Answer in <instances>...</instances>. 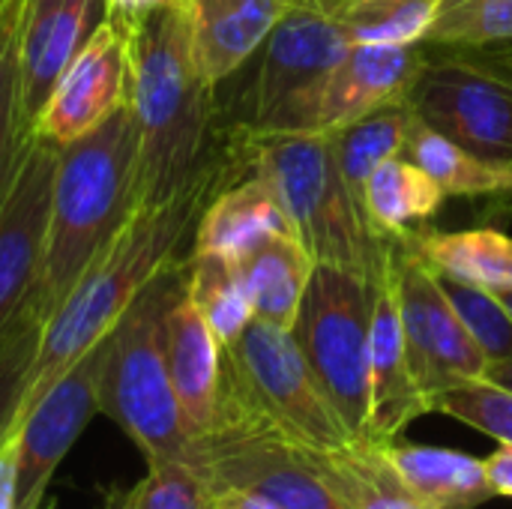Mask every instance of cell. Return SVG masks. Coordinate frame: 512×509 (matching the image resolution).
<instances>
[{
  "instance_id": "obj_1",
  "label": "cell",
  "mask_w": 512,
  "mask_h": 509,
  "mask_svg": "<svg viewBox=\"0 0 512 509\" xmlns=\"http://www.w3.org/2000/svg\"><path fill=\"white\" fill-rule=\"evenodd\" d=\"M219 183L222 174L210 165L177 198L162 204H138L123 228L96 252L66 300L42 324L15 423L69 366H75L114 330L141 288L174 261L180 243L189 237L201 207L219 189Z\"/></svg>"
},
{
  "instance_id": "obj_16",
  "label": "cell",
  "mask_w": 512,
  "mask_h": 509,
  "mask_svg": "<svg viewBox=\"0 0 512 509\" xmlns=\"http://www.w3.org/2000/svg\"><path fill=\"white\" fill-rule=\"evenodd\" d=\"M105 15V0H24L18 27V84L30 126H36L54 84Z\"/></svg>"
},
{
  "instance_id": "obj_14",
  "label": "cell",
  "mask_w": 512,
  "mask_h": 509,
  "mask_svg": "<svg viewBox=\"0 0 512 509\" xmlns=\"http://www.w3.org/2000/svg\"><path fill=\"white\" fill-rule=\"evenodd\" d=\"M57 153V144L33 132L15 183L0 201V342L15 321L33 309L39 291Z\"/></svg>"
},
{
  "instance_id": "obj_41",
  "label": "cell",
  "mask_w": 512,
  "mask_h": 509,
  "mask_svg": "<svg viewBox=\"0 0 512 509\" xmlns=\"http://www.w3.org/2000/svg\"><path fill=\"white\" fill-rule=\"evenodd\" d=\"M99 509H132V498H129V489H114L105 495V504Z\"/></svg>"
},
{
  "instance_id": "obj_23",
  "label": "cell",
  "mask_w": 512,
  "mask_h": 509,
  "mask_svg": "<svg viewBox=\"0 0 512 509\" xmlns=\"http://www.w3.org/2000/svg\"><path fill=\"white\" fill-rule=\"evenodd\" d=\"M405 159L420 165L450 198H489L512 189V162L483 159L453 138L435 132L420 117H414L408 141H405Z\"/></svg>"
},
{
  "instance_id": "obj_32",
  "label": "cell",
  "mask_w": 512,
  "mask_h": 509,
  "mask_svg": "<svg viewBox=\"0 0 512 509\" xmlns=\"http://www.w3.org/2000/svg\"><path fill=\"white\" fill-rule=\"evenodd\" d=\"M21 27V21H18ZM33 126L21 105V84H18V30L9 36L3 57H0V201L6 198L15 174L30 150Z\"/></svg>"
},
{
  "instance_id": "obj_17",
  "label": "cell",
  "mask_w": 512,
  "mask_h": 509,
  "mask_svg": "<svg viewBox=\"0 0 512 509\" xmlns=\"http://www.w3.org/2000/svg\"><path fill=\"white\" fill-rule=\"evenodd\" d=\"M426 414H432V408L411 375L396 285L387 261V273L375 282L369 321V444L402 438V432Z\"/></svg>"
},
{
  "instance_id": "obj_10",
  "label": "cell",
  "mask_w": 512,
  "mask_h": 509,
  "mask_svg": "<svg viewBox=\"0 0 512 509\" xmlns=\"http://www.w3.org/2000/svg\"><path fill=\"white\" fill-rule=\"evenodd\" d=\"M390 273L411 375L432 408L441 393L480 381L489 360L459 321L435 270L417 255L408 234L390 240Z\"/></svg>"
},
{
  "instance_id": "obj_44",
  "label": "cell",
  "mask_w": 512,
  "mask_h": 509,
  "mask_svg": "<svg viewBox=\"0 0 512 509\" xmlns=\"http://www.w3.org/2000/svg\"><path fill=\"white\" fill-rule=\"evenodd\" d=\"M324 3H339V0H324Z\"/></svg>"
},
{
  "instance_id": "obj_35",
  "label": "cell",
  "mask_w": 512,
  "mask_h": 509,
  "mask_svg": "<svg viewBox=\"0 0 512 509\" xmlns=\"http://www.w3.org/2000/svg\"><path fill=\"white\" fill-rule=\"evenodd\" d=\"M129 498L132 509H213V489L186 462H147Z\"/></svg>"
},
{
  "instance_id": "obj_15",
  "label": "cell",
  "mask_w": 512,
  "mask_h": 509,
  "mask_svg": "<svg viewBox=\"0 0 512 509\" xmlns=\"http://www.w3.org/2000/svg\"><path fill=\"white\" fill-rule=\"evenodd\" d=\"M129 102V27L105 15L54 84L33 132L66 147Z\"/></svg>"
},
{
  "instance_id": "obj_21",
  "label": "cell",
  "mask_w": 512,
  "mask_h": 509,
  "mask_svg": "<svg viewBox=\"0 0 512 509\" xmlns=\"http://www.w3.org/2000/svg\"><path fill=\"white\" fill-rule=\"evenodd\" d=\"M378 447L402 483L432 509H477L495 498L483 471V459L447 447L405 444L402 438Z\"/></svg>"
},
{
  "instance_id": "obj_40",
  "label": "cell",
  "mask_w": 512,
  "mask_h": 509,
  "mask_svg": "<svg viewBox=\"0 0 512 509\" xmlns=\"http://www.w3.org/2000/svg\"><path fill=\"white\" fill-rule=\"evenodd\" d=\"M480 381H489L492 387H501V390L512 393V357H504V360L489 363Z\"/></svg>"
},
{
  "instance_id": "obj_22",
  "label": "cell",
  "mask_w": 512,
  "mask_h": 509,
  "mask_svg": "<svg viewBox=\"0 0 512 509\" xmlns=\"http://www.w3.org/2000/svg\"><path fill=\"white\" fill-rule=\"evenodd\" d=\"M237 264L243 291L252 303V318L291 330L315 258L294 234H276L243 255Z\"/></svg>"
},
{
  "instance_id": "obj_6",
  "label": "cell",
  "mask_w": 512,
  "mask_h": 509,
  "mask_svg": "<svg viewBox=\"0 0 512 509\" xmlns=\"http://www.w3.org/2000/svg\"><path fill=\"white\" fill-rule=\"evenodd\" d=\"M192 468L213 492H243L276 509H348L318 450L270 429L228 387L213 432L195 441Z\"/></svg>"
},
{
  "instance_id": "obj_8",
  "label": "cell",
  "mask_w": 512,
  "mask_h": 509,
  "mask_svg": "<svg viewBox=\"0 0 512 509\" xmlns=\"http://www.w3.org/2000/svg\"><path fill=\"white\" fill-rule=\"evenodd\" d=\"M225 387L270 429L309 450H342L354 438L342 426L291 330L249 321L225 345Z\"/></svg>"
},
{
  "instance_id": "obj_19",
  "label": "cell",
  "mask_w": 512,
  "mask_h": 509,
  "mask_svg": "<svg viewBox=\"0 0 512 509\" xmlns=\"http://www.w3.org/2000/svg\"><path fill=\"white\" fill-rule=\"evenodd\" d=\"M294 0H183L192 54L210 87L234 75L267 42Z\"/></svg>"
},
{
  "instance_id": "obj_11",
  "label": "cell",
  "mask_w": 512,
  "mask_h": 509,
  "mask_svg": "<svg viewBox=\"0 0 512 509\" xmlns=\"http://www.w3.org/2000/svg\"><path fill=\"white\" fill-rule=\"evenodd\" d=\"M426 63V45H351L300 99L252 132H336L384 102L408 96Z\"/></svg>"
},
{
  "instance_id": "obj_24",
  "label": "cell",
  "mask_w": 512,
  "mask_h": 509,
  "mask_svg": "<svg viewBox=\"0 0 512 509\" xmlns=\"http://www.w3.org/2000/svg\"><path fill=\"white\" fill-rule=\"evenodd\" d=\"M444 198L441 186L420 165L405 156H393L369 174L363 186V213L381 237L393 240L429 222L441 210Z\"/></svg>"
},
{
  "instance_id": "obj_42",
  "label": "cell",
  "mask_w": 512,
  "mask_h": 509,
  "mask_svg": "<svg viewBox=\"0 0 512 509\" xmlns=\"http://www.w3.org/2000/svg\"><path fill=\"white\" fill-rule=\"evenodd\" d=\"M495 297H498V303L507 309V315L512 318V285H507V288H498V291H492Z\"/></svg>"
},
{
  "instance_id": "obj_29",
  "label": "cell",
  "mask_w": 512,
  "mask_h": 509,
  "mask_svg": "<svg viewBox=\"0 0 512 509\" xmlns=\"http://www.w3.org/2000/svg\"><path fill=\"white\" fill-rule=\"evenodd\" d=\"M186 297L201 312L219 345H231L252 321V303L243 291L237 264L219 255H189Z\"/></svg>"
},
{
  "instance_id": "obj_36",
  "label": "cell",
  "mask_w": 512,
  "mask_h": 509,
  "mask_svg": "<svg viewBox=\"0 0 512 509\" xmlns=\"http://www.w3.org/2000/svg\"><path fill=\"white\" fill-rule=\"evenodd\" d=\"M483 471L495 498H512V444H501L489 459H483Z\"/></svg>"
},
{
  "instance_id": "obj_38",
  "label": "cell",
  "mask_w": 512,
  "mask_h": 509,
  "mask_svg": "<svg viewBox=\"0 0 512 509\" xmlns=\"http://www.w3.org/2000/svg\"><path fill=\"white\" fill-rule=\"evenodd\" d=\"M174 0H105V9L114 21H120L123 27H132L135 21H141L144 15H150L159 6H168Z\"/></svg>"
},
{
  "instance_id": "obj_18",
  "label": "cell",
  "mask_w": 512,
  "mask_h": 509,
  "mask_svg": "<svg viewBox=\"0 0 512 509\" xmlns=\"http://www.w3.org/2000/svg\"><path fill=\"white\" fill-rule=\"evenodd\" d=\"M165 363L189 438L210 435L225 390V348L186 297V288L165 318Z\"/></svg>"
},
{
  "instance_id": "obj_12",
  "label": "cell",
  "mask_w": 512,
  "mask_h": 509,
  "mask_svg": "<svg viewBox=\"0 0 512 509\" xmlns=\"http://www.w3.org/2000/svg\"><path fill=\"white\" fill-rule=\"evenodd\" d=\"M105 351L108 336L93 345L75 366H69L15 423V509H45L54 471L75 447L90 417L99 411V378L105 366Z\"/></svg>"
},
{
  "instance_id": "obj_37",
  "label": "cell",
  "mask_w": 512,
  "mask_h": 509,
  "mask_svg": "<svg viewBox=\"0 0 512 509\" xmlns=\"http://www.w3.org/2000/svg\"><path fill=\"white\" fill-rule=\"evenodd\" d=\"M15 471H18V447L9 435L0 447V509H15Z\"/></svg>"
},
{
  "instance_id": "obj_30",
  "label": "cell",
  "mask_w": 512,
  "mask_h": 509,
  "mask_svg": "<svg viewBox=\"0 0 512 509\" xmlns=\"http://www.w3.org/2000/svg\"><path fill=\"white\" fill-rule=\"evenodd\" d=\"M512 42V0H447L423 45L486 48Z\"/></svg>"
},
{
  "instance_id": "obj_3",
  "label": "cell",
  "mask_w": 512,
  "mask_h": 509,
  "mask_svg": "<svg viewBox=\"0 0 512 509\" xmlns=\"http://www.w3.org/2000/svg\"><path fill=\"white\" fill-rule=\"evenodd\" d=\"M141 204L138 129L129 102L90 135L60 147L33 309L42 321L66 300L84 267Z\"/></svg>"
},
{
  "instance_id": "obj_20",
  "label": "cell",
  "mask_w": 512,
  "mask_h": 509,
  "mask_svg": "<svg viewBox=\"0 0 512 509\" xmlns=\"http://www.w3.org/2000/svg\"><path fill=\"white\" fill-rule=\"evenodd\" d=\"M276 234H294V225L276 189L255 171L246 180L216 189L198 213L192 252L240 261Z\"/></svg>"
},
{
  "instance_id": "obj_34",
  "label": "cell",
  "mask_w": 512,
  "mask_h": 509,
  "mask_svg": "<svg viewBox=\"0 0 512 509\" xmlns=\"http://www.w3.org/2000/svg\"><path fill=\"white\" fill-rule=\"evenodd\" d=\"M42 324L45 321L36 315V309H27L0 342V447L12 435Z\"/></svg>"
},
{
  "instance_id": "obj_13",
  "label": "cell",
  "mask_w": 512,
  "mask_h": 509,
  "mask_svg": "<svg viewBox=\"0 0 512 509\" xmlns=\"http://www.w3.org/2000/svg\"><path fill=\"white\" fill-rule=\"evenodd\" d=\"M348 48L330 3L294 0L261 45V66L249 90V120L240 129H261L273 114L309 93Z\"/></svg>"
},
{
  "instance_id": "obj_31",
  "label": "cell",
  "mask_w": 512,
  "mask_h": 509,
  "mask_svg": "<svg viewBox=\"0 0 512 509\" xmlns=\"http://www.w3.org/2000/svg\"><path fill=\"white\" fill-rule=\"evenodd\" d=\"M435 276H438L450 306L456 309L459 321L465 324L471 339L486 354V360L495 363V360L512 357V318L498 303V297L480 285H471V282H462L453 276H441V273H435Z\"/></svg>"
},
{
  "instance_id": "obj_45",
  "label": "cell",
  "mask_w": 512,
  "mask_h": 509,
  "mask_svg": "<svg viewBox=\"0 0 512 509\" xmlns=\"http://www.w3.org/2000/svg\"><path fill=\"white\" fill-rule=\"evenodd\" d=\"M0 3H3V0H0Z\"/></svg>"
},
{
  "instance_id": "obj_7",
  "label": "cell",
  "mask_w": 512,
  "mask_h": 509,
  "mask_svg": "<svg viewBox=\"0 0 512 509\" xmlns=\"http://www.w3.org/2000/svg\"><path fill=\"white\" fill-rule=\"evenodd\" d=\"M375 282L315 264L291 336L354 441H369V321Z\"/></svg>"
},
{
  "instance_id": "obj_2",
  "label": "cell",
  "mask_w": 512,
  "mask_h": 509,
  "mask_svg": "<svg viewBox=\"0 0 512 509\" xmlns=\"http://www.w3.org/2000/svg\"><path fill=\"white\" fill-rule=\"evenodd\" d=\"M213 93L192 54L183 0L129 27V111L138 129L141 204L177 198L210 168L204 150Z\"/></svg>"
},
{
  "instance_id": "obj_27",
  "label": "cell",
  "mask_w": 512,
  "mask_h": 509,
  "mask_svg": "<svg viewBox=\"0 0 512 509\" xmlns=\"http://www.w3.org/2000/svg\"><path fill=\"white\" fill-rule=\"evenodd\" d=\"M414 117H417L414 108L402 96V99L384 102L375 111L357 117L354 123L330 132L339 171H342L348 189L354 192V198L360 201V207H363V186H366L369 174L384 159L405 153V141H408Z\"/></svg>"
},
{
  "instance_id": "obj_5",
  "label": "cell",
  "mask_w": 512,
  "mask_h": 509,
  "mask_svg": "<svg viewBox=\"0 0 512 509\" xmlns=\"http://www.w3.org/2000/svg\"><path fill=\"white\" fill-rule=\"evenodd\" d=\"M186 288V264L156 273L108 333L99 411L111 417L147 462L195 459L165 363V318Z\"/></svg>"
},
{
  "instance_id": "obj_39",
  "label": "cell",
  "mask_w": 512,
  "mask_h": 509,
  "mask_svg": "<svg viewBox=\"0 0 512 509\" xmlns=\"http://www.w3.org/2000/svg\"><path fill=\"white\" fill-rule=\"evenodd\" d=\"M213 509H276L243 492H213Z\"/></svg>"
},
{
  "instance_id": "obj_25",
  "label": "cell",
  "mask_w": 512,
  "mask_h": 509,
  "mask_svg": "<svg viewBox=\"0 0 512 509\" xmlns=\"http://www.w3.org/2000/svg\"><path fill=\"white\" fill-rule=\"evenodd\" d=\"M417 255L441 276H453L486 291L512 285V237L498 228L471 231H411Z\"/></svg>"
},
{
  "instance_id": "obj_33",
  "label": "cell",
  "mask_w": 512,
  "mask_h": 509,
  "mask_svg": "<svg viewBox=\"0 0 512 509\" xmlns=\"http://www.w3.org/2000/svg\"><path fill=\"white\" fill-rule=\"evenodd\" d=\"M432 411L447 414L498 444H512V393L492 387L489 381H468L441 393Z\"/></svg>"
},
{
  "instance_id": "obj_9",
  "label": "cell",
  "mask_w": 512,
  "mask_h": 509,
  "mask_svg": "<svg viewBox=\"0 0 512 509\" xmlns=\"http://www.w3.org/2000/svg\"><path fill=\"white\" fill-rule=\"evenodd\" d=\"M405 99L426 126L465 150L512 162V54L483 57L447 48L435 57L426 51Z\"/></svg>"
},
{
  "instance_id": "obj_4",
  "label": "cell",
  "mask_w": 512,
  "mask_h": 509,
  "mask_svg": "<svg viewBox=\"0 0 512 509\" xmlns=\"http://www.w3.org/2000/svg\"><path fill=\"white\" fill-rule=\"evenodd\" d=\"M240 162L279 195L315 264L351 270L369 282L387 273L390 240L381 237L348 189L330 132H237Z\"/></svg>"
},
{
  "instance_id": "obj_26",
  "label": "cell",
  "mask_w": 512,
  "mask_h": 509,
  "mask_svg": "<svg viewBox=\"0 0 512 509\" xmlns=\"http://www.w3.org/2000/svg\"><path fill=\"white\" fill-rule=\"evenodd\" d=\"M318 459L348 509H432L402 483L378 444L351 441L342 450H318Z\"/></svg>"
},
{
  "instance_id": "obj_43",
  "label": "cell",
  "mask_w": 512,
  "mask_h": 509,
  "mask_svg": "<svg viewBox=\"0 0 512 509\" xmlns=\"http://www.w3.org/2000/svg\"><path fill=\"white\" fill-rule=\"evenodd\" d=\"M495 201H498V207H501V210H512V189L510 192H504V195H498Z\"/></svg>"
},
{
  "instance_id": "obj_28",
  "label": "cell",
  "mask_w": 512,
  "mask_h": 509,
  "mask_svg": "<svg viewBox=\"0 0 512 509\" xmlns=\"http://www.w3.org/2000/svg\"><path fill=\"white\" fill-rule=\"evenodd\" d=\"M447 0H339L330 3L348 45H420Z\"/></svg>"
}]
</instances>
